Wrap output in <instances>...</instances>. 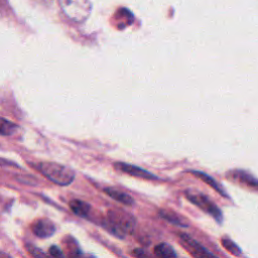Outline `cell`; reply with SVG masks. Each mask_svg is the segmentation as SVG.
Wrapping results in <instances>:
<instances>
[{
    "mask_svg": "<svg viewBox=\"0 0 258 258\" xmlns=\"http://www.w3.org/2000/svg\"><path fill=\"white\" fill-rule=\"evenodd\" d=\"M105 225L108 226V230L111 233L118 237H123L124 235L131 234L134 231L136 221L128 212L121 209H113L108 211Z\"/></svg>",
    "mask_w": 258,
    "mask_h": 258,
    "instance_id": "1",
    "label": "cell"
},
{
    "mask_svg": "<svg viewBox=\"0 0 258 258\" xmlns=\"http://www.w3.org/2000/svg\"><path fill=\"white\" fill-rule=\"evenodd\" d=\"M39 171L52 182L58 185H68L75 179L72 168L56 162H41L38 164Z\"/></svg>",
    "mask_w": 258,
    "mask_h": 258,
    "instance_id": "2",
    "label": "cell"
},
{
    "mask_svg": "<svg viewBox=\"0 0 258 258\" xmlns=\"http://www.w3.org/2000/svg\"><path fill=\"white\" fill-rule=\"evenodd\" d=\"M185 196L190 201V203H192L194 205H196L197 207L202 209L204 212L210 214L218 222H222V219H223L222 212L206 196H204L203 194L197 192V191H192V190L191 191H186Z\"/></svg>",
    "mask_w": 258,
    "mask_h": 258,
    "instance_id": "3",
    "label": "cell"
},
{
    "mask_svg": "<svg viewBox=\"0 0 258 258\" xmlns=\"http://www.w3.org/2000/svg\"><path fill=\"white\" fill-rule=\"evenodd\" d=\"M180 244L182 247L195 258H217L214 254L208 251L205 247L199 244L196 240L184 233H180L178 235Z\"/></svg>",
    "mask_w": 258,
    "mask_h": 258,
    "instance_id": "4",
    "label": "cell"
},
{
    "mask_svg": "<svg viewBox=\"0 0 258 258\" xmlns=\"http://www.w3.org/2000/svg\"><path fill=\"white\" fill-rule=\"evenodd\" d=\"M31 230L35 236L39 238H47L53 235L55 232V227L51 221L42 218L32 223Z\"/></svg>",
    "mask_w": 258,
    "mask_h": 258,
    "instance_id": "5",
    "label": "cell"
},
{
    "mask_svg": "<svg viewBox=\"0 0 258 258\" xmlns=\"http://www.w3.org/2000/svg\"><path fill=\"white\" fill-rule=\"evenodd\" d=\"M115 166L119 170H121L123 172H126V173H128L130 175L136 176V177H141V178H146V179H156L157 178L152 173L146 171L143 168L135 166V165H131V164L123 163V162H118V163L115 164Z\"/></svg>",
    "mask_w": 258,
    "mask_h": 258,
    "instance_id": "6",
    "label": "cell"
},
{
    "mask_svg": "<svg viewBox=\"0 0 258 258\" xmlns=\"http://www.w3.org/2000/svg\"><path fill=\"white\" fill-rule=\"evenodd\" d=\"M190 173H192V174H195L197 177H199L200 179H202L204 182H206L207 184H209L211 187H213L216 191H218L221 196H223V197H228L227 196V192L225 191V189L212 177V176H210V175H208V174H206L205 172H202V171H197V170H190L189 171Z\"/></svg>",
    "mask_w": 258,
    "mask_h": 258,
    "instance_id": "7",
    "label": "cell"
},
{
    "mask_svg": "<svg viewBox=\"0 0 258 258\" xmlns=\"http://www.w3.org/2000/svg\"><path fill=\"white\" fill-rule=\"evenodd\" d=\"M105 192L111 197L113 200L115 201H118L126 206H132L134 204V200L131 196H129L128 194L124 192V191H121L119 189H116V188H106L105 189Z\"/></svg>",
    "mask_w": 258,
    "mask_h": 258,
    "instance_id": "8",
    "label": "cell"
},
{
    "mask_svg": "<svg viewBox=\"0 0 258 258\" xmlns=\"http://www.w3.org/2000/svg\"><path fill=\"white\" fill-rule=\"evenodd\" d=\"M159 214H160V216H161L164 220L168 221V222L171 223V224H174V225L180 226V227H186V226H187V222H186L181 216H179L178 214H176V213H174V212H172V211L161 210V211L159 212Z\"/></svg>",
    "mask_w": 258,
    "mask_h": 258,
    "instance_id": "9",
    "label": "cell"
},
{
    "mask_svg": "<svg viewBox=\"0 0 258 258\" xmlns=\"http://www.w3.org/2000/svg\"><path fill=\"white\" fill-rule=\"evenodd\" d=\"M70 207L72 211L81 217H86L89 215L91 211V207L88 203L81 200H73L70 203Z\"/></svg>",
    "mask_w": 258,
    "mask_h": 258,
    "instance_id": "10",
    "label": "cell"
},
{
    "mask_svg": "<svg viewBox=\"0 0 258 258\" xmlns=\"http://www.w3.org/2000/svg\"><path fill=\"white\" fill-rule=\"evenodd\" d=\"M154 254L157 258H176V254L173 248L166 243H160L156 245L154 248Z\"/></svg>",
    "mask_w": 258,
    "mask_h": 258,
    "instance_id": "11",
    "label": "cell"
},
{
    "mask_svg": "<svg viewBox=\"0 0 258 258\" xmlns=\"http://www.w3.org/2000/svg\"><path fill=\"white\" fill-rule=\"evenodd\" d=\"M222 245L225 249H227L234 256H240L242 254V251L239 248V246L229 238H223L222 239Z\"/></svg>",
    "mask_w": 258,
    "mask_h": 258,
    "instance_id": "12",
    "label": "cell"
},
{
    "mask_svg": "<svg viewBox=\"0 0 258 258\" xmlns=\"http://www.w3.org/2000/svg\"><path fill=\"white\" fill-rule=\"evenodd\" d=\"M16 125L6 119H3L0 117V134L2 135H10L12 134L15 129H16Z\"/></svg>",
    "mask_w": 258,
    "mask_h": 258,
    "instance_id": "13",
    "label": "cell"
},
{
    "mask_svg": "<svg viewBox=\"0 0 258 258\" xmlns=\"http://www.w3.org/2000/svg\"><path fill=\"white\" fill-rule=\"evenodd\" d=\"M27 249L33 258H50L46 254H44L43 252H41L39 249H37L36 247H34L32 245H28Z\"/></svg>",
    "mask_w": 258,
    "mask_h": 258,
    "instance_id": "14",
    "label": "cell"
},
{
    "mask_svg": "<svg viewBox=\"0 0 258 258\" xmlns=\"http://www.w3.org/2000/svg\"><path fill=\"white\" fill-rule=\"evenodd\" d=\"M49 255L52 257V258H64V254L63 252L57 247V246H51L49 247Z\"/></svg>",
    "mask_w": 258,
    "mask_h": 258,
    "instance_id": "15",
    "label": "cell"
},
{
    "mask_svg": "<svg viewBox=\"0 0 258 258\" xmlns=\"http://www.w3.org/2000/svg\"><path fill=\"white\" fill-rule=\"evenodd\" d=\"M135 256H137L138 258H152L149 254H147L146 252H144L143 250L140 249H136V251L134 252Z\"/></svg>",
    "mask_w": 258,
    "mask_h": 258,
    "instance_id": "16",
    "label": "cell"
},
{
    "mask_svg": "<svg viewBox=\"0 0 258 258\" xmlns=\"http://www.w3.org/2000/svg\"><path fill=\"white\" fill-rule=\"evenodd\" d=\"M0 258H11L7 253L4 252H0Z\"/></svg>",
    "mask_w": 258,
    "mask_h": 258,
    "instance_id": "17",
    "label": "cell"
}]
</instances>
